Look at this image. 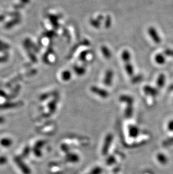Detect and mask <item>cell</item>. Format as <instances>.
Instances as JSON below:
<instances>
[{"label": "cell", "instance_id": "1", "mask_svg": "<svg viewBox=\"0 0 173 174\" xmlns=\"http://www.w3.org/2000/svg\"><path fill=\"white\" fill-rule=\"evenodd\" d=\"M148 33L149 34L150 36L151 37L152 40L156 43V44H160L161 42V39L159 35L157 33L156 29L153 27H150L148 29Z\"/></svg>", "mask_w": 173, "mask_h": 174}, {"label": "cell", "instance_id": "2", "mask_svg": "<svg viewBox=\"0 0 173 174\" xmlns=\"http://www.w3.org/2000/svg\"><path fill=\"white\" fill-rule=\"evenodd\" d=\"M143 90L145 94L149 95L152 96H156L158 95L159 91L156 89L153 88V87L146 85L143 87Z\"/></svg>", "mask_w": 173, "mask_h": 174}, {"label": "cell", "instance_id": "3", "mask_svg": "<svg viewBox=\"0 0 173 174\" xmlns=\"http://www.w3.org/2000/svg\"><path fill=\"white\" fill-rule=\"evenodd\" d=\"M91 90L95 92L97 94V95L101 96L102 97H106L107 96V92L105 90H104L102 89H100L97 87H95V86H93L91 88Z\"/></svg>", "mask_w": 173, "mask_h": 174}, {"label": "cell", "instance_id": "4", "mask_svg": "<svg viewBox=\"0 0 173 174\" xmlns=\"http://www.w3.org/2000/svg\"><path fill=\"white\" fill-rule=\"evenodd\" d=\"M165 81H166L165 76L164 74H160L157 79L156 84L157 86L159 88H162L165 84Z\"/></svg>", "mask_w": 173, "mask_h": 174}, {"label": "cell", "instance_id": "5", "mask_svg": "<svg viewBox=\"0 0 173 174\" xmlns=\"http://www.w3.org/2000/svg\"><path fill=\"white\" fill-rule=\"evenodd\" d=\"M113 77V72L112 71H107L105 74V78L104 79V83L109 86V84H111L112 79Z\"/></svg>", "mask_w": 173, "mask_h": 174}, {"label": "cell", "instance_id": "6", "mask_svg": "<svg viewBox=\"0 0 173 174\" xmlns=\"http://www.w3.org/2000/svg\"><path fill=\"white\" fill-rule=\"evenodd\" d=\"M155 60L158 64L162 65L165 63L166 59H165V58L164 55V54H157L155 57Z\"/></svg>", "mask_w": 173, "mask_h": 174}, {"label": "cell", "instance_id": "7", "mask_svg": "<svg viewBox=\"0 0 173 174\" xmlns=\"http://www.w3.org/2000/svg\"><path fill=\"white\" fill-rule=\"evenodd\" d=\"M122 58L123 61L125 63L130 62V58H131V55H130V53L129 52V51L128 50L123 51V52L122 54Z\"/></svg>", "mask_w": 173, "mask_h": 174}, {"label": "cell", "instance_id": "8", "mask_svg": "<svg viewBox=\"0 0 173 174\" xmlns=\"http://www.w3.org/2000/svg\"><path fill=\"white\" fill-rule=\"evenodd\" d=\"M125 71H126L127 73H128V74L129 76H132L134 74L133 66H132V64L130 62L125 63Z\"/></svg>", "mask_w": 173, "mask_h": 174}, {"label": "cell", "instance_id": "9", "mask_svg": "<svg viewBox=\"0 0 173 174\" xmlns=\"http://www.w3.org/2000/svg\"><path fill=\"white\" fill-rule=\"evenodd\" d=\"M101 51H102V52L104 55V56H105L107 59H110L111 56V53L110 52V50L106 47L105 46H102L101 47Z\"/></svg>", "mask_w": 173, "mask_h": 174}, {"label": "cell", "instance_id": "10", "mask_svg": "<svg viewBox=\"0 0 173 174\" xmlns=\"http://www.w3.org/2000/svg\"><path fill=\"white\" fill-rule=\"evenodd\" d=\"M157 158L158 161L162 164H165L167 163V161H168L167 158L162 154H159L157 156Z\"/></svg>", "mask_w": 173, "mask_h": 174}, {"label": "cell", "instance_id": "11", "mask_svg": "<svg viewBox=\"0 0 173 174\" xmlns=\"http://www.w3.org/2000/svg\"><path fill=\"white\" fill-rule=\"evenodd\" d=\"M62 78L65 81L70 79L71 78V73L69 71H64L62 73Z\"/></svg>", "mask_w": 173, "mask_h": 174}, {"label": "cell", "instance_id": "12", "mask_svg": "<svg viewBox=\"0 0 173 174\" xmlns=\"http://www.w3.org/2000/svg\"><path fill=\"white\" fill-rule=\"evenodd\" d=\"M173 144V138L168 139L163 142L162 145L164 146H170Z\"/></svg>", "mask_w": 173, "mask_h": 174}, {"label": "cell", "instance_id": "13", "mask_svg": "<svg viewBox=\"0 0 173 174\" xmlns=\"http://www.w3.org/2000/svg\"><path fill=\"white\" fill-rule=\"evenodd\" d=\"M164 54L166 56L173 57V50L166 49L164 51Z\"/></svg>", "mask_w": 173, "mask_h": 174}, {"label": "cell", "instance_id": "14", "mask_svg": "<svg viewBox=\"0 0 173 174\" xmlns=\"http://www.w3.org/2000/svg\"><path fill=\"white\" fill-rule=\"evenodd\" d=\"M168 129L170 131H173V121H171L168 124Z\"/></svg>", "mask_w": 173, "mask_h": 174}, {"label": "cell", "instance_id": "15", "mask_svg": "<svg viewBox=\"0 0 173 174\" xmlns=\"http://www.w3.org/2000/svg\"><path fill=\"white\" fill-rule=\"evenodd\" d=\"M142 79V76H137L135 79H134L133 81H135V82H138L140 81H141V79Z\"/></svg>", "mask_w": 173, "mask_h": 174}, {"label": "cell", "instance_id": "16", "mask_svg": "<svg viewBox=\"0 0 173 174\" xmlns=\"http://www.w3.org/2000/svg\"><path fill=\"white\" fill-rule=\"evenodd\" d=\"M170 90H173V84L171 85V86L170 87Z\"/></svg>", "mask_w": 173, "mask_h": 174}]
</instances>
